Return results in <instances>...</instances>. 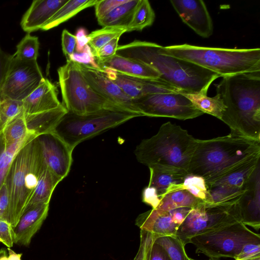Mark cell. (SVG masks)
<instances>
[{
    "mask_svg": "<svg viewBox=\"0 0 260 260\" xmlns=\"http://www.w3.org/2000/svg\"><path fill=\"white\" fill-rule=\"evenodd\" d=\"M231 132L260 142V71L223 77L215 84Z\"/></svg>",
    "mask_w": 260,
    "mask_h": 260,
    "instance_id": "1",
    "label": "cell"
},
{
    "mask_svg": "<svg viewBox=\"0 0 260 260\" xmlns=\"http://www.w3.org/2000/svg\"><path fill=\"white\" fill-rule=\"evenodd\" d=\"M258 158L260 142L231 132L211 139H197L187 174L201 176L209 183Z\"/></svg>",
    "mask_w": 260,
    "mask_h": 260,
    "instance_id": "2",
    "label": "cell"
},
{
    "mask_svg": "<svg viewBox=\"0 0 260 260\" xmlns=\"http://www.w3.org/2000/svg\"><path fill=\"white\" fill-rule=\"evenodd\" d=\"M160 45L135 40L118 46L116 54L137 60L154 68L160 74L159 79L178 88L181 93L207 94L209 86L217 74L191 62L161 54Z\"/></svg>",
    "mask_w": 260,
    "mask_h": 260,
    "instance_id": "3",
    "label": "cell"
},
{
    "mask_svg": "<svg viewBox=\"0 0 260 260\" xmlns=\"http://www.w3.org/2000/svg\"><path fill=\"white\" fill-rule=\"evenodd\" d=\"M197 139L180 126L167 122L150 138L143 140L135 150L137 160L149 167L187 173Z\"/></svg>",
    "mask_w": 260,
    "mask_h": 260,
    "instance_id": "4",
    "label": "cell"
},
{
    "mask_svg": "<svg viewBox=\"0 0 260 260\" xmlns=\"http://www.w3.org/2000/svg\"><path fill=\"white\" fill-rule=\"evenodd\" d=\"M161 54L174 57L214 72L220 77L260 71V48L231 49L188 44L159 46Z\"/></svg>",
    "mask_w": 260,
    "mask_h": 260,
    "instance_id": "5",
    "label": "cell"
},
{
    "mask_svg": "<svg viewBox=\"0 0 260 260\" xmlns=\"http://www.w3.org/2000/svg\"><path fill=\"white\" fill-rule=\"evenodd\" d=\"M46 167L37 136L32 135L15 154L5 182L10 198L8 222L12 228L19 221Z\"/></svg>",
    "mask_w": 260,
    "mask_h": 260,
    "instance_id": "6",
    "label": "cell"
},
{
    "mask_svg": "<svg viewBox=\"0 0 260 260\" xmlns=\"http://www.w3.org/2000/svg\"><path fill=\"white\" fill-rule=\"evenodd\" d=\"M139 116L135 113L109 109L85 115L67 112L53 132L73 150L81 142Z\"/></svg>",
    "mask_w": 260,
    "mask_h": 260,
    "instance_id": "7",
    "label": "cell"
},
{
    "mask_svg": "<svg viewBox=\"0 0 260 260\" xmlns=\"http://www.w3.org/2000/svg\"><path fill=\"white\" fill-rule=\"evenodd\" d=\"M57 73L62 105L68 112L85 115L105 109L128 111L96 93L87 83L76 62L67 60L58 68Z\"/></svg>",
    "mask_w": 260,
    "mask_h": 260,
    "instance_id": "8",
    "label": "cell"
},
{
    "mask_svg": "<svg viewBox=\"0 0 260 260\" xmlns=\"http://www.w3.org/2000/svg\"><path fill=\"white\" fill-rule=\"evenodd\" d=\"M242 222L238 202L210 204L201 202L191 208L176 236L185 246L196 236Z\"/></svg>",
    "mask_w": 260,
    "mask_h": 260,
    "instance_id": "9",
    "label": "cell"
},
{
    "mask_svg": "<svg viewBox=\"0 0 260 260\" xmlns=\"http://www.w3.org/2000/svg\"><path fill=\"white\" fill-rule=\"evenodd\" d=\"M252 243H260L259 234L242 222L194 236L188 241L196 247L197 253L217 259H235L245 245Z\"/></svg>",
    "mask_w": 260,
    "mask_h": 260,
    "instance_id": "10",
    "label": "cell"
},
{
    "mask_svg": "<svg viewBox=\"0 0 260 260\" xmlns=\"http://www.w3.org/2000/svg\"><path fill=\"white\" fill-rule=\"evenodd\" d=\"M133 104L141 116L187 120L204 114L180 92L148 94L133 100Z\"/></svg>",
    "mask_w": 260,
    "mask_h": 260,
    "instance_id": "11",
    "label": "cell"
},
{
    "mask_svg": "<svg viewBox=\"0 0 260 260\" xmlns=\"http://www.w3.org/2000/svg\"><path fill=\"white\" fill-rule=\"evenodd\" d=\"M44 78L37 60L21 59L12 55L1 92V98L23 101Z\"/></svg>",
    "mask_w": 260,
    "mask_h": 260,
    "instance_id": "12",
    "label": "cell"
},
{
    "mask_svg": "<svg viewBox=\"0 0 260 260\" xmlns=\"http://www.w3.org/2000/svg\"><path fill=\"white\" fill-rule=\"evenodd\" d=\"M260 158L247 162L209 183H206L213 204L238 202L245 192Z\"/></svg>",
    "mask_w": 260,
    "mask_h": 260,
    "instance_id": "13",
    "label": "cell"
},
{
    "mask_svg": "<svg viewBox=\"0 0 260 260\" xmlns=\"http://www.w3.org/2000/svg\"><path fill=\"white\" fill-rule=\"evenodd\" d=\"M37 138L45 165L62 180L70 172L73 150L53 131L39 135Z\"/></svg>",
    "mask_w": 260,
    "mask_h": 260,
    "instance_id": "14",
    "label": "cell"
},
{
    "mask_svg": "<svg viewBox=\"0 0 260 260\" xmlns=\"http://www.w3.org/2000/svg\"><path fill=\"white\" fill-rule=\"evenodd\" d=\"M77 64L87 83L100 95L128 111L139 115L133 106V100L103 71L86 64Z\"/></svg>",
    "mask_w": 260,
    "mask_h": 260,
    "instance_id": "15",
    "label": "cell"
},
{
    "mask_svg": "<svg viewBox=\"0 0 260 260\" xmlns=\"http://www.w3.org/2000/svg\"><path fill=\"white\" fill-rule=\"evenodd\" d=\"M170 3L182 21L200 36L207 38L213 34L212 18L202 0H171Z\"/></svg>",
    "mask_w": 260,
    "mask_h": 260,
    "instance_id": "16",
    "label": "cell"
},
{
    "mask_svg": "<svg viewBox=\"0 0 260 260\" xmlns=\"http://www.w3.org/2000/svg\"><path fill=\"white\" fill-rule=\"evenodd\" d=\"M242 222L258 231L260 228V163L251 175L238 201Z\"/></svg>",
    "mask_w": 260,
    "mask_h": 260,
    "instance_id": "17",
    "label": "cell"
},
{
    "mask_svg": "<svg viewBox=\"0 0 260 260\" xmlns=\"http://www.w3.org/2000/svg\"><path fill=\"white\" fill-rule=\"evenodd\" d=\"M49 204H40L24 211L12 228L14 243L27 246L46 218Z\"/></svg>",
    "mask_w": 260,
    "mask_h": 260,
    "instance_id": "18",
    "label": "cell"
},
{
    "mask_svg": "<svg viewBox=\"0 0 260 260\" xmlns=\"http://www.w3.org/2000/svg\"><path fill=\"white\" fill-rule=\"evenodd\" d=\"M101 70L105 69L113 70L120 74L135 78L158 79L160 74L151 66L117 54L96 61Z\"/></svg>",
    "mask_w": 260,
    "mask_h": 260,
    "instance_id": "19",
    "label": "cell"
},
{
    "mask_svg": "<svg viewBox=\"0 0 260 260\" xmlns=\"http://www.w3.org/2000/svg\"><path fill=\"white\" fill-rule=\"evenodd\" d=\"M22 102L23 112L25 114L50 111L58 108L61 104L58 99L56 86L46 78Z\"/></svg>",
    "mask_w": 260,
    "mask_h": 260,
    "instance_id": "20",
    "label": "cell"
},
{
    "mask_svg": "<svg viewBox=\"0 0 260 260\" xmlns=\"http://www.w3.org/2000/svg\"><path fill=\"white\" fill-rule=\"evenodd\" d=\"M68 0L34 1L23 15L21 26L28 34L42 28L43 26Z\"/></svg>",
    "mask_w": 260,
    "mask_h": 260,
    "instance_id": "21",
    "label": "cell"
},
{
    "mask_svg": "<svg viewBox=\"0 0 260 260\" xmlns=\"http://www.w3.org/2000/svg\"><path fill=\"white\" fill-rule=\"evenodd\" d=\"M136 224L141 230L151 233L153 238L161 236H176L179 225L172 219L171 211L152 209L140 214Z\"/></svg>",
    "mask_w": 260,
    "mask_h": 260,
    "instance_id": "22",
    "label": "cell"
},
{
    "mask_svg": "<svg viewBox=\"0 0 260 260\" xmlns=\"http://www.w3.org/2000/svg\"><path fill=\"white\" fill-rule=\"evenodd\" d=\"M102 70L132 100L158 92L159 84L155 79L129 77L108 69Z\"/></svg>",
    "mask_w": 260,
    "mask_h": 260,
    "instance_id": "23",
    "label": "cell"
},
{
    "mask_svg": "<svg viewBox=\"0 0 260 260\" xmlns=\"http://www.w3.org/2000/svg\"><path fill=\"white\" fill-rule=\"evenodd\" d=\"M61 104L58 108L37 114H24L26 125L29 133L36 136L53 132L56 126L67 112Z\"/></svg>",
    "mask_w": 260,
    "mask_h": 260,
    "instance_id": "24",
    "label": "cell"
},
{
    "mask_svg": "<svg viewBox=\"0 0 260 260\" xmlns=\"http://www.w3.org/2000/svg\"><path fill=\"white\" fill-rule=\"evenodd\" d=\"M150 179L148 185L155 188L161 199L166 193L175 189L183 182L187 173L170 169L149 167Z\"/></svg>",
    "mask_w": 260,
    "mask_h": 260,
    "instance_id": "25",
    "label": "cell"
},
{
    "mask_svg": "<svg viewBox=\"0 0 260 260\" xmlns=\"http://www.w3.org/2000/svg\"><path fill=\"white\" fill-rule=\"evenodd\" d=\"M61 181L46 167L39 178L24 212L40 204H49L55 187Z\"/></svg>",
    "mask_w": 260,
    "mask_h": 260,
    "instance_id": "26",
    "label": "cell"
},
{
    "mask_svg": "<svg viewBox=\"0 0 260 260\" xmlns=\"http://www.w3.org/2000/svg\"><path fill=\"white\" fill-rule=\"evenodd\" d=\"M99 0H70L43 26L41 29H52L74 17L80 11L94 6Z\"/></svg>",
    "mask_w": 260,
    "mask_h": 260,
    "instance_id": "27",
    "label": "cell"
},
{
    "mask_svg": "<svg viewBox=\"0 0 260 260\" xmlns=\"http://www.w3.org/2000/svg\"><path fill=\"white\" fill-rule=\"evenodd\" d=\"M140 0H127L111 11L104 17L98 20L103 26H125L131 22Z\"/></svg>",
    "mask_w": 260,
    "mask_h": 260,
    "instance_id": "28",
    "label": "cell"
},
{
    "mask_svg": "<svg viewBox=\"0 0 260 260\" xmlns=\"http://www.w3.org/2000/svg\"><path fill=\"white\" fill-rule=\"evenodd\" d=\"M204 114L211 115L221 120L225 107L218 94L209 97L203 93H182Z\"/></svg>",
    "mask_w": 260,
    "mask_h": 260,
    "instance_id": "29",
    "label": "cell"
},
{
    "mask_svg": "<svg viewBox=\"0 0 260 260\" xmlns=\"http://www.w3.org/2000/svg\"><path fill=\"white\" fill-rule=\"evenodd\" d=\"M203 202L191 194L183 188H179L166 193L161 199L156 208L164 211L181 208H192L198 203Z\"/></svg>",
    "mask_w": 260,
    "mask_h": 260,
    "instance_id": "30",
    "label": "cell"
},
{
    "mask_svg": "<svg viewBox=\"0 0 260 260\" xmlns=\"http://www.w3.org/2000/svg\"><path fill=\"white\" fill-rule=\"evenodd\" d=\"M5 144L10 146L25 141L32 135L27 128L24 112L10 120L3 130Z\"/></svg>",
    "mask_w": 260,
    "mask_h": 260,
    "instance_id": "31",
    "label": "cell"
},
{
    "mask_svg": "<svg viewBox=\"0 0 260 260\" xmlns=\"http://www.w3.org/2000/svg\"><path fill=\"white\" fill-rule=\"evenodd\" d=\"M155 15L148 0H140L132 19L126 27V32L141 31L151 26L155 19Z\"/></svg>",
    "mask_w": 260,
    "mask_h": 260,
    "instance_id": "32",
    "label": "cell"
},
{
    "mask_svg": "<svg viewBox=\"0 0 260 260\" xmlns=\"http://www.w3.org/2000/svg\"><path fill=\"white\" fill-rule=\"evenodd\" d=\"M126 32L125 26H106L92 31L88 35L89 38L88 45L93 55L104 45L116 38H120Z\"/></svg>",
    "mask_w": 260,
    "mask_h": 260,
    "instance_id": "33",
    "label": "cell"
},
{
    "mask_svg": "<svg viewBox=\"0 0 260 260\" xmlns=\"http://www.w3.org/2000/svg\"><path fill=\"white\" fill-rule=\"evenodd\" d=\"M181 188L188 191L197 199L213 204L205 179L199 176L187 174L184 179Z\"/></svg>",
    "mask_w": 260,
    "mask_h": 260,
    "instance_id": "34",
    "label": "cell"
},
{
    "mask_svg": "<svg viewBox=\"0 0 260 260\" xmlns=\"http://www.w3.org/2000/svg\"><path fill=\"white\" fill-rule=\"evenodd\" d=\"M28 139L23 142L7 146L4 141L3 133H0V189L5 184L6 178L13 158Z\"/></svg>",
    "mask_w": 260,
    "mask_h": 260,
    "instance_id": "35",
    "label": "cell"
},
{
    "mask_svg": "<svg viewBox=\"0 0 260 260\" xmlns=\"http://www.w3.org/2000/svg\"><path fill=\"white\" fill-rule=\"evenodd\" d=\"M153 242L165 249L171 260H188L189 257L186 253L185 246L176 236H166L153 238Z\"/></svg>",
    "mask_w": 260,
    "mask_h": 260,
    "instance_id": "36",
    "label": "cell"
},
{
    "mask_svg": "<svg viewBox=\"0 0 260 260\" xmlns=\"http://www.w3.org/2000/svg\"><path fill=\"white\" fill-rule=\"evenodd\" d=\"M38 38L27 34L17 44L15 57L26 60H37L39 49Z\"/></svg>",
    "mask_w": 260,
    "mask_h": 260,
    "instance_id": "37",
    "label": "cell"
},
{
    "mask_svg": "<svg viewBox=\"0 0 260 260\" xmlns=\"http://www.w3.org/2000/svg\"><path fill=\"white\" fill-rule=\"evenodd\" d=\"M23 112V102L6 98L0 99V128L3 132L6 125Z\"/></svg>",
    "mask_w": 260,
    "mask_h": 260,
    "instance_id": "38",
    "label": "cell"
},
{
    "mask_svg": "<svg viewBox=\"0 0 260 260\" xmlns=\"http://www.w3.org/2000/svg\"><path fill=\"white\" fill-rule=\"evenodd\" d=\"M69 59L79 64H86L94 68L100 69L88 44L85 46L81 52L75 51L70 55Z\"/></svg>",
    "mask_w": 260,
    "mask_h": 260,
    "instance_id": "39",
    "label": "cell"
},
{
    "mask_svg": "<svg viewBox=\"0 0 260 260\" xmlns=\"http://www.w3.org/2000/svg\"><path fill=\"white\" fill-rule=\"evenodd\" d=\"M146 260H171L165 249L153 242V238L148 242L145 252Z\"/></svg>",
    "mask_w": 260,
    "mask_h": 260,
    "instance_id": "40",
    "label": "cell"
},
{
    "mask_svg": "<svg viewBox=\"0 0 260 260\" xmlns=\"http://www.w3.org/2000/svg\"><path fill=\"white\" fill-rule=\"evenodd\" d=\"M126 1L127 0L99 1L94 5L95 14L97 20L104 17L114 8Z\"/></svg>",
    "mask_w": 260,
    "mask_h": 260,
    "instance_id": "41",
    "label": "cell"
},
{
    "mask_svg": "<svg viewBox=\"0 0 260 260\" xmlns=\"http://www.w3.org/2000/svg\"><path fill=\"white\" fill-rule=\"evenodd\" d=\"M260 258V243L245 245L235 260H253Z\"/></svg>",
    "mask_w": 260,
    "mask_h": 260,
    "instance_id": "42",
    "label": "cell"
},
{
    "mask_svg": "<svg viewBox=\"0 0 260 260\" xmlns=\"http://www.w3.org/2000/svg\"><path fill=\"white\" fill-rule=\"evenodd\" d=\"M75 36L64 29L61 34V46L63 54L67 60L75 51L76 49Z\"/></svg>",
    "mask_w": 260,
    "mask_h": 260,
    "instance_id": "43",
    "label": "cell"
},
{
    "mask_svg": "<svg viewBox=\"0 0 260 260\" xmlns=\"http://www.w3.org/2000/svg\"><path fill=\"white\" fill-rule=\"evenodd\" d=\"M120 38H116L104 45L94 54L96 61L111 57L116 53Z\"/></svg>",
    "mask_w": 260,
    "mask_h": 260,
    "instance_id": "44",
    "label": "cell"
},
{
    "mask_svg": "<svg viewBox=\"0 0 260 260\" xmlns=\"http://www.w3.org/2000/svg\"><path fill=\"white\" fill-rule=\"evenodd\" d=\"M142 197V202L153 209L158 207L161 201L155 188L149 185L143 189Z\"/></svg>",
    "mask_w": 260,
    "mask_h": 260,
    "instance_id": "45",
    "label": "cell"
},
{
    "mask_svg": "<svg viewBox=\"0 0 260 260\" xmlns=\"http://www.w3.org/2000/svg\"><path fill=\"white\" fill-rule=\"evenodd\" d=\"M0 242L8 248L14 244L12 227L7 221L0 220Z\"/></svg>",
    "mask_w": 260,
    "mask_h": 260,
    "instance_id": "46",
    "label": "cell"
},
{
    "mask_svg": "<svg viewBox=\"0 0 260 260\" xmlns=\"http://www.w3.org/2000/svg\"><path fill=\"white\" fill-rule=\"evenodd\" d=\"M10 198L5 184L0 189V220L8 222Z\"/></svg>",
    "mask_w": 260,
    "mask_h": 260,
    "instance_id": "47",
    "label": "cell"
},
{
    "mask_svg": "<svg viewBox=\"0 0 260 260\" xmlns=\"http://www.w3.org/2000/svg\"><path fill=\"white\" fill-rule=\"evenodd\" d=\"M12 55L5 52L0 45V99L1 92Z\"/></svg>",
    "mask_w": 260,
    "mask_h": 260,
    "instance_id": "48",
    "label": "cell"
},
{
    "mask_svg": "<svg viewBox=\"0 0 260 260\" xmlns=\"http://www.w3.org/2000/svg\"><path fill=\"white\" fill-rule=\"evenodd\" d=\"M87 31L84 27H79L76 30L75 38L76 41L75 51L81 52L86 45L88 44L89 38Z\"/></svg>",
    "mask_w": 260,
    "mask_h": 260,
    "instance_id": "49",
    "label": "cell"
},
{
    "mask_svg": "<svg viewBox=\"0 0 260 260\" xmlns=\"http://www.w3.org/2000/svg\"><path fill=\"white\" fill-rule=\"evenodd\" d=\"M150 236V233L141 230L139 248L133 260H143L146 247Z\"/></svg>",
    "mask_w": 260,
    "mask_h": 260,
    "instance_id": "50",
    "label": "cell"
},
{
    "mask_svg": "<svg viewBox=\"0 0 260 260\" xmlns=\"http://www.w3.org/2000/svg\"><path fill=\"white\" fill-rule=\"evenodd\" d=\"M191 208L181 207L171 210L173 222L180 226L185 220Z\"/></svg>",
    "mask_w": 260,
    "mask_h": 260,
    "instance_id": "51",
    "label": "cell"
},
{
    "mask_svg": "<svg viewBox=\"0 0 260 260\" xmlns=\"http://www.w3.org/2000/svg\"><path fill=\"white\" fill-rule=\"evenodd\" d=\"M9 256L8 260H21L22 253H16L10 248H8Z\"/></svg>",
    "mask_w": 260,
    "mask_h": 260,
    "instance_id": "52",
    "label": "cell"
},
{
    "mask_svg": "<svg viewBox=\"0 0 260 260\" xmlns=\"http://www.w3.org/2000/svg\"><path fill=\"white\" fill-rule=\"evenodd\" d=\"M5 255H6V251L4 248H2L0 250V258Z\"/></svg>",
    "mask_w": 260,
    "mask_h": 260,
    "instance_id": "53",
    "label": "cell"
},
{
    "mask_svg": "<svg viewBox=\"0 0 260 260\" xmlns=\"http://www.w3.org/2000/svg\"><path fill=\"white\" fill-rule=\"evenodd\" d=\"M0 260H8V256L5 255L0 258Z\"/></svg>",
    "mask_w": 260,
    "mask_h": 260,
    "instance_id": "54",
    "label": "cell"
},
{
    "mask_svg": "<svg viewBox=\"0 0 260 260\" xmlns=\"http://www.w3.org/2000/svg\"><path fill=\"white\" fill-rule=\"evenodd\" d=\"M188 260H197V259H193V258H190V257H189ZM208 260H220V259H217V258H210Z\"/></svg>",
    "mask_w": 260,
    "mask_h": 260,
    "instance_id": "55",
    "label": "cell"
},
{
    "mask_svg": "<svg viewBox=\"0 0 260 260\" xmlns=\"http://www.w3.org/2000/svg\"><path fill=\"white\" fill-rule=\"evenodd\" d=\"M151 239V237H150L148 241V243L147 244V245H146V247H147V244L148 243V242H149L150 240ZM146 249H145V253H144V258H143V260H146V255H145V252H146Z\"/></svg>",
    "mask_w": 260,
    "mask_h": 260,
    "instance_id": "56",
    "label": "cell"
},
{
    "mask_svg": "<svg viewBox=\"0 0 260 260\" xmlns=\"http://www.w3.org/2000/svg\"><path fill=\"white\" fill-rule=\"evenodd\" d=\"M253 260H260V258H256V259H253Z\"/></svg>",
    "mask_w": 260,
    "mask_h": 260,
    "instance_id": "57",
    "label": "cell"
},
{
    "mask_svg": "<svg viewBox=\"0 0 260 260\" xmlns=\"http://www.w3.org/2000/svg\"><path fill=\"white\" fill-rule=\"evenodd\" d=\"M2 132L1 131V128H0V133Z\"/></svg>",
    "mask_w": 260,
    "mask_h": 260,
    "instance_id": "58",
    "label": "cell"
}]
</instances>
